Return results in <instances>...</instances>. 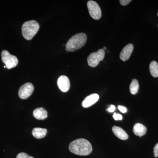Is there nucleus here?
<instances>
[{
  "mask_svg": "<svg viewBox=\"0 0 158 158\" xmlns=\"http://www.w3.org/2000/svg\"><path fill=\"white\" fill-rule=\"evenodd\" d=\"M69 148L71 152L79 156L88 155L92 151L90 142L84 138L76 139L71 142Z\"/></svg>",
  "mask_w": 158,
  "mask_h": 158,
  "instance_id": "1",
  "label": "nucleus"
},
{
  "mask_svg": "<svg viewBox=\"0 0 158 158\" xmlns=\"http://www.w3.org/2000/svg\"><path fill=\"white\" fill-rule=\"evenodd\" d=\"M87 35L81 33L75 34L69 40L65 49L68 52H73L82 48L87 41Z\"/></svg>",
  "mask_w": 158,
  "mask_h": 158,
  "instance_id": "2",
  "label": "nucleus"
},
{
  "mask_svg": "<svg viewBox=\"0 0 158 158\" xmlns=\"http://www.w3.org/2000/svg\"><path fill=\"white\" fill-rule=\"evenodd\" d=\"M40 28L39 24L35 20H31L24 23L22 27V33L24 38L31 40L36 35Z\"/></svg>",
  "mask_w": 158,
  "mask_h": 158,
  "instance_id": "3",
  "label": "nucleus"
},
{
  "mask_svg": "<svg viewBox=\"0 0 158 158\" xmlns=\"http://www.w3.org/2000/svg\"><path fill=\"white\" fill-rule=\"evenodd\" d=\"M105 55V52L102 49L98 50L96 52L90 54L87 59L88 65L91 67H96L100 62L102 61Z\"/></svg>",
  "mask_w": 158,
  "mask_h": 158,
  "instance_id": "4",
  "label": "nucleus"
},
{
  "mask_svg": "<svg viewBox=\"0 0 158 158\" xmlns=\"http://www.w3.org/2000/svg\"><path fill=\"white\" fill-rule=\"evenodd\" d=\"M2 59L5 63L6 67L8 69H11L17 66L18 60L17 57L11 55L8 51L4 50L2 53Z\"/></svg>",
  "mask_w": 158,
  "mask_h": 158,
  "instance_id": "5",
  "label": "nucleus"
},
{
  "mask_svg": "<svg viewBox=\"0 0 158 158\" xmlns=\"http://www.w3.org/2000/svg\"><path fill=\"white\" fill-rule=\"evenodd\" d=\"M88 11L90 16L95 20L101 18L102 11L98 3L93 1H89L87 3Z\"/></svg>",
  "mask_w": 158,
  "mask_h": 158,
  "instance_id": "6",
  "label": "nucleus"
},
{
  "mask_svg": "<svg viewBox=\"0 0 158 158\" xmlns=\"http://www.w3.org/2000/svg\"><path fill=\"white\" fill-rule=\"evenodd\" d=\"M34 87L31 83L24 84L19 90V96L20 98L26 99L31 96L34 91Z\"/></svg>",
  "mask_w": 158,
  "mask_h": 158,
  "instance_id": "7",
  "label": "nucleus"
},
{
  "mask_svg": "<svg viewBox=\"0 0 158 158\" xmlns=\"http://www.w3.org/2000/svg\"><path fill=\"white\" fill-rule=\"evenodd\" d=\"M57 85L59 89L63 92H67L70 88L69 79L65 76L62 75L59 77L57 81Z\"/></svg>",
  "mask_w": 158,
  "mask_h": 158,
  "instance_id": "8",
  "label": "nucleus"
},
{
  "mask_svg": "<svg viewBox=\"0 0 158 158\" xmlns=\"http://www.w3.org/2000/svg\"><path fill=\"white\" fill-rule=\"evenodd\" d=\"M99 98L98 94H93L87 96L84 100L82 103V106L83 107L88 108L95 104L98 101Z\"/></svg>",
  "mask_w": 158,
  "mask_h": 158,
  "instance_id": "9",
  "label": "nucleus"
},
{
  "mask_svg": "<svg viewBox=\"0 0 158 158\" xmlns=\"http://www.w3.org/2000/svg\"><path fill=\"white\" fill-rule=\"evenodd\" d=\"M134 50V46L129 44L123 49L120 54V58L122 61H126L129 59Z\"/></svg>",
  "mask_w": 158,
  "mask_h": 158,
  "instance_id": "10",
  "label": "nucleus"
},
{
  "mask_svg": "<svg viewBox=\"0 0 158 158\" xmlns=\"http://www.w3.org/2000/svg\"><path fill=\"white\" fill-rule=\"evenodd\" d=\"M113 133L119 139L123 140H127L128 135L122 128L117 126H113L112 128Z\"/></svg>",
  "mask_w": 158,
  "mask_h": 158,
  "instance_id": "11",
  "label": "nucleus"
},
{
  "mask_svg": "<svg viewBox=\"0 0 158 158\" xmlns=\"http://www.w3.org/2000/svg\"><path fill=\"white\" fill-rule=\"evenodd\" d=\"M133 132L136 136H144L147 132V128L143 124L140 123H137L133 127Z\"/></svg>",
  "mask_w": 158,
  "mask_h": 158,
  "instance_id": "12",
  "label": "nucleus"
},
{
  "mask_svg": "<svg viewBox=\"0 0 158 158\" xmlns=\"http://www.w3.org/2000/svg\"><path fill=\"white\" fill-rule=\"evenodd\" d=\"M33 115L37 119L43 120L48 117V113L43 108H37L33 112Z\"/></svg>",
  "mask_w": 158,
  "mask_h": 158,
  "instance_id": "13",
  "label": "nucleus"
},
{
  "mask_svg": "<svg viewBox=\"0 0 158 158\" xmlns=\"http://www.w3.org/2000/svg\"><path fill=\"white\" fill-rule=\"evenodd\" d=\"M47 133V130L41 128H34L32 131V135L37 139H41L45 137Z\"/></svg>",
  "mask_w": 158,
  "mask_h": 158,
  "instance_id": "14",
  "label": "nucleus"
},
{
  "mask_svg": "<svg viewBox=\"0 0 158 158\" xmlns=\"http://www.w3.org/2000/svg\"><path fill=\"white\" fill-rule=\"evenodd\" d=\"M150 72L151 74L154 77H158V64L156 61L151 62L149 65Z\"/></svg>",
  "mask_w": 158,
  "mask_h": 158,
  "instance_id": "15",
  "label": "nucleus"
},
{
  "mask_svg": "<svg viewBox=\"0 0 158 158\" xmlns=\"http://www.w3.org/2000/svg\"><path fill=\"white\" fill-rule=\"evenodd\" d=\"M139 89V84L138 81L134 79L130 85V92L132 94H135L138 93Z\"/></svg>",
  "mask_w": 158,
  "mask_h": 158,
  "instance_id": "16",
  "label": "nucleus"
},
{
  "mask_svg": "<svg viewBox=\"0 0 158 158\" xmlns=\"http://www.w3.org/2000/svg\"><path fill=\"white\" fill-rule=\"evenodd\" d=\"M16 158H34L33 157L27 154V153L24 152L20 153L17 156Z\"/></svg>",
  "mask_w": 158,
  "mask_h": 158,
  "instance_id": "17",
  "label": "nucleus"
},
{
  "mask_svg": "<svg viewBox=\"0 0 158 158\" xmlns=\"http://www.w3.org/2000/svg\"><path fill=\"white\" fill-rule=\"evenodd\" d=\"M113 118L116 120H121L123 119V116L120 114L114 113L113 115Z\"/></svg>",
  "mask_w": 158,
  "mask_h": 158,
  "instance_id": "18",
  "label": "nucleus"
},
{
  "mask_svg": "<svg viewBox=\"0 0 158 158\" xmlns=\"http://www.w3.org/2000/svg\"><path fill=\"white\" fill-rule=\"evenodd\" d=\"M153 152L155 157H158V143L154 147Z\"/></svg>",
  "mask_w": 158,
  "mask_h": 158,
  "instance_id": "19",
  "label": "nucleus"
},
{
  "mask_svg": "<svg viewBox=\"0 0 158 158\" xmlns=\"http://www.w3.org/2000/svg\"><path fill=\"white\" fill-rule=\"evenodd\" d=\"M131 2V0H120V1H119L120 4L123 6H127L128 4H129Z\"/></svg>",
  "mask_w": 158,
  "mask_h": 158,
  "instance_id": "20",
  "label": "nucleus"
},
{
  "mask_svg": "<svg viewBox=\"0 0 158 158\" xmlns=\"http://www.w3.org/2000/svg\"><path fill=\"white\" fill-rule=\"evenodd\" d=\"M118 109L122 113H126L127 112V109L123 106H118Z\"/></svg>",
  "mask_w": 158,
  "mask_h": 158,
  "instance_id": "21",
  "label": "nucleus"
},
{
  "mask_svg": "<svg viewBox=\"0 0 158 158\" xmlns=\"http://www.w3.org/2000/svg\"><path fill=\"white\" fill-rule=\"evenodd\" d=\"M116 110V107L114 105H112L110 106V108H108L107 110L110 113H113Z\"/></svg>",
  "mask_w": 158,
  "mask_h": 158,
  "instance_id": "22",
  "label": "nucleus"
},
{
  "mask_svg": "<svg viewBox=\"0 0 158 158\" xmlns=\"http://www.w3.org/2000/svg\"><path fill=\"white\" fill-rule=\"evenodd\" d=\"M106 47H104L102 49L104 51H105L106 50Z\"/></svg>",
  "mask_w": 158,
  "mask_h": 158,
  "instance_id": "23",
  "label": "nucleus"
},
{
  "mask_svg": "<svg viewBox=\"0 0 158 158\" xmlns=\"http://www.w3.org/2000/svg\"><path fill=\"white\" fill-rule=\"evenodd\" d=\"M157 15H158V13H157Z\"/></svg>",
  "mask_w": 158,
  "mask_h": 158,
  "instance_id": "24",
  "label": "nucleus"
}]
</instances>
